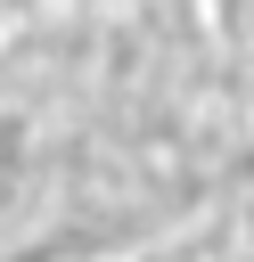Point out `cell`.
<instances>
[{"mask_svg":"<svg viewBox=\"0 0 254 262\" xmlns=\"http://www.w3.org/2000/svg\"><path fill=\"white\" fill-rule=\"evenodd\" d=\"M254 205V115L205 0L0 8V262H164Z\"/></svg>","mask_w":254,"mask_h":262,"instance_id":"obj_1","label":"cell"},{"mask_svg":"<svg viewBox=\"0 0 254 262\" xmlns=\"http://www.w3.org/2000/svg\"><path fill=\"white\" fill-rule=\"evenodd\" d=\"M205 25L221 41V66H229L246 115H254V0H205Z\"/></svg>","mask_w":254,"mask_h":262,"instance_id":"obj_2","label":"cell"}]
</instances>
